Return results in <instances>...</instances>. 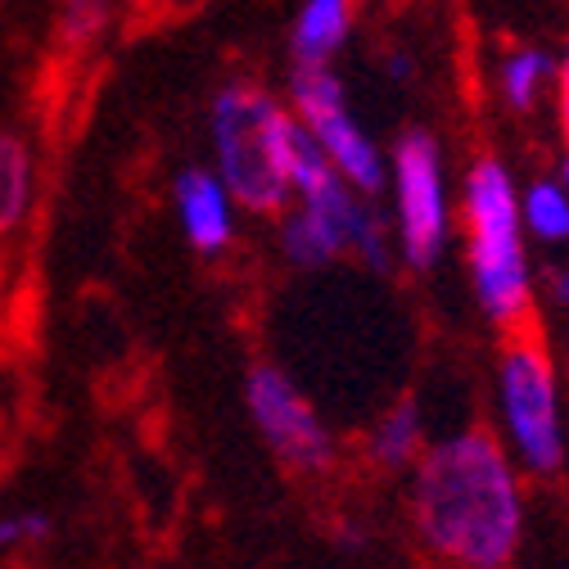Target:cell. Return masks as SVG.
I'll return each mask as SVG.
<instances>
[{"instance_id":"1","label":"cell","mask_w":569,"mask_h":569,"mask_svg":"<svg viewBox=\"0 0 569 569\" xmlns=\"http://www.w3.org/2000/svg\"><path fill=\"white\" fill-rule=\"evenodd\" d=\"M411 529L443 569H511L525 542V470L488 430L425 443L411 466Z\"/></svg>"},{"instance_id":"2","label":"cell","mask_w":569,"mask_h":569,"mask_svg":"<svg viewBox=\"0 0 569 569\" xmlns=\"http://www.w3.org/2000/svg\"><path fill=\"white\" fill-rule=\"evenodd\" d=\"M461 231H466V267L479 312L511 335L525 330L538 280L529 262V231L520 218V186L497 154H479L466 168Z\"/></svg>"},{"instance_id":"3","label":"cell","mask_w":569,"mask_h":569,"mask_svg":"<svg viewBox=\"0 0 569 569\" xmlns=\"http://www.w3.org/2000/svg\"><path fill=\"white\" fill-rule=\"evenodd\" d=\"M208 127L212 168L231 186L236 203L258 218H280L295 199V109L253 82H231L212 100Z\"/></svg>"},{"instance_id":"4","label":"cell","mask_w":569,"mask_h":569,"mask_svg":"<svg viewBox=\"0 0 569 569\" xmlns=\"http://www.w3.org/2000/svg\"><path fill=\"white\" fill-rule=\"evenodd\" d=\"M497 439L525 475H556L565 466V407L556 362L538 335L516 330L492 371Z\"/></svg>"},{"instance_id":"5","label":"cell","mask_w":569,"mask_h":569,"mask_svg":"<svg viewBox=\"0 0 569 569\" xmlns=\"http://www.w3.org/2000/svg\"><path fill=\"white\" fill-rule=\"evenodd\" d=\"M393 244L411 271H430L452 244V186L448 163L430 131H402L389 150Z\"/></svg>"},{"instance_id":"6","label":"cell","mask_w":569,"mask_h":569,"mask_svg":"<svg viewBox=\"0 0 569 569\" xmlns=\"http://www.w3.org/2000/svg\"><path fill=\"white\" fill-rule=\"evenodd\" d=\"M299 127L321 146V154L358 186L362 194H380L389 186V154L376 146L367 122L352 113L348 91L330 63H295L290 100Z\"/></svg>"},{"instance_id":"7","label":"cell","mask_w":569,"mask_h":569,"mask_svg":"<svg viewBox=\"0 0 569 569\" xmlns=\"http://www.w3.org/2000/svg\"><path fill=\"white\" fill-rule=\"evenodd\" d=\"M244 407L262 443L299 475H321L335 466V435L308 402L299 380L280 367H253L244 380Z\"/></svg>"},{"instance_id":"8","label":"cell","mask_w":569,"mask_h":569,"mask_svg":"<svg viewBox=\"0 0 569 569\" xmlns=\"http://www.w3.org/2000/svg\"><path fill=\"white\" fill-rule=\"evenodd\" d=\"M172 208H177V222H181V236L194 253L203 258H218L236 244V194L231 186L222 181L218 168H186L177 181H172Z\"/></svg>"},{"instance_id":"9","label":"cell","mask_w":569,"mask_h":569,"mask_svg":"<svg viewBox=\"0 0 569 569\" xmlns=\"http://www.w3.org/2000/svg\"><path fill=\"white\" fill-rule=\"evenodd\" d=\"M352 32V0H299L290 28L295 63H330Z\"/></svg>"},{"instance_id":"10","label":"cell","mask_w":569,"mask_h":569,"mask_svg":"<svg viewBox=\"0 0 569 569\" xmlns=\"http://www.w3.org/2000/svg\"><path fill=\"white\" fill-rule=\"evenodd\" d=\"M276 240H280V258L290 262V267H299V271L330 267L335 258L348 253L343 236H339L326 218H317L312 208H303V203H290V208L280 212V231H276Z\"/></svg>"},{"instance_id":"11","label":"cell","mask_w":569,"mask_h":569,"mask_svg":"<svg viewBox=\"0 0 569 569\" xmlns=\"http://www.w3.org/2000/svg\"><path fill=\"white\" fill-rule=\"evenodd\" d=\"M425 452V411L416 402H393L367 435V457L385 470H407Z\"/></svg>"},{"instance_id":"12","label":"cell","mask_w":569,"mask_h":569,"mask_svg":"<svg viewBox=\"0 0 569 569\" xmlns=\"http://www.w3.org/2000/svg\"><path fill=\"white\" fill-rule=\"evenodd\" d=\"M547 87H556V59L538 46H520L497 63V96L516 113H529Z\"/></svg>"},{"instance_id":"13","label":"cell","mask_w":569,"mask_h":569,"mask_svg":"<svg viewBox=\"0 0 569 569\" xmlns=\"http://www.w3.org/2000/svg\"><path fill=\"white\" fill-rule=\"evenodd\" d=\"M520 218L529 240L538 244H569V186L560 177H538L520 190Z\"/></svg>"},{"instance_id":"14","label":"cell","mask_w":569,"mask_h":569,"mask_svg":"<svg viewBox=\"0 0 569 569\" xmlns=\"http://www.w3.org/2000/svg\"><path fill=\"white\" fill-rule=\"evenodd\" d=\"M32 208V150L19 136H0V236H10Z\"/></svg>"},{"instance_id":"15","label":"cell","mask_w":569,"mask_h":569,"mask_svg":"<svg viewBox=\"0 0 569 569\" xmlns=\"http://www.w3.org/2000/svg\"><path fill=\"white\" fill-rule=\"evenodd\" d=\"M109 6L113 0H63L59 10V41L63 50H87L100 41V32L109 28Z\"/></svg>"},{"instance_id":"16","label":"cell","mask_w":569,"mask_h":569,"mask_svg":"<svg viewBox=\"0 0 569 569\" xmlns=\"http://www.w3.org/2000/svg\"><path fill=\"white\" fill-rule=\"evenodd\" d=\"M50 533V516L46 511H10L0 516V556L23 547V542H37Z\"/></svg>"},{"instance_id":"17","label":"cell","mask_w":569,"mask_h":569,"mask_svg":"<svg viewBox=\"0 0 569 569\" xmlns=\"http://www.w3.org/2000/svg\"><path fill=\"white\" fill-rule=\"evenodd\" d=\"M538 290H542L556 308H569V267H547L542 280H538Z\"/></svg>"},{"instance_id":"18","label":"cell","mask_w":569,"mask_h":569,"mask_svg":"<svg viewBox=\"0 0 569 569\" xmlns=\"http://www.w3.org/2000/svg\"><path fill=\"white\" fill-rule=\"evenodd\" d=\"M556 109H560V131H565V146H569V50L556 63Z\"/></svg>"},{"instance_id":"19","label":"cell","mask_w":569,"mask_h":569,"mask_svg":"<svg viewBox=\"0 0 569 569\" xmlns=\"http://www.w3.org/2000/svg\"><path fill=\"white\" fill-rule=\"evenodd\" d=\"M389 78H398V82L411 78V59H407V54H393V59H389Z\"/></svg>"},{"instance_id":"20","label":"cell","mask_w":569,"mask_h":569,"mask_svg":"<svg viewBox=\"0 0 569 569\" xmlns=\"http://www.w3.org/2000/svg\"><path fill=\"white\" fill-rule=\"evenodd\" d=\"M556 177H560V181L569 186V150H565V159H560V172H556Z\"/></svg>"}]
</instances>
